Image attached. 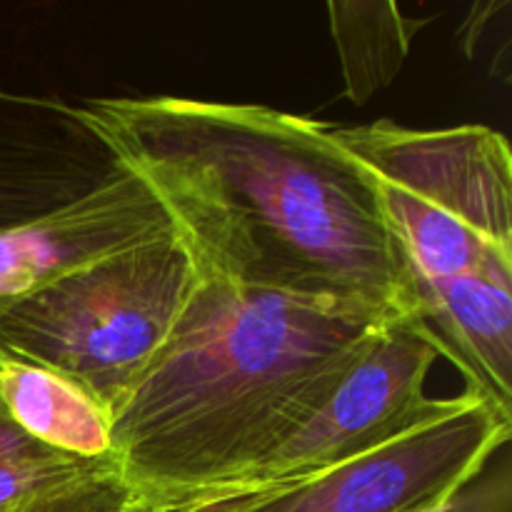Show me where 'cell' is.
<instances>
[{
  "mask_svg": "<svg viewBox=\"0 0 512 512\" xmlns=\"http://www.w3.org/2000/svg\"><path fill=\"white\" fill-rule=\"evenodd\" d=\"M80 110L163 195L198 270L388 318L415 313L373 178L333 128L173 95L90 98Z\"/></svg>",
  "mask_w": 512,
  "mask_h": 512,
  "instance_id": "6da1fadb",
  "label": "cell"
},
{
  "mask_svg": "<svg viewBox=\"0 0 512 512\" xmlns=\"http://www.w3.org/2000/svg\"><path fill=\"white\" fill-rule=\"evenodd\" d=\"M388 320L198 270L168 340L110 413L120 478L153 505L238 483Z\"/></svg>",
  "mask_w": 512,
  "mask_h": 512,
  "instance_id": "7a4b0ae2",
  "label": "cell"
},
{
  "mask_svg": "<svg viewBox=\"0 0 512 512\" xmlns=\"http://www.w3.org/2000/svg\"><path fill=\"white\" fill-rule=\"evenodd\" d=\"M378 190L425 320L468 380L512 415V155L488 125L335 128Z\"/></svg>",
  "mask_w": 512,
  "mask_h": 512,
  "instance_id": "3957f363",
  "label": "cell"
},
{
  "mask_svg": "<svg viewBox=\"0 0 512 512\" xmlns=\"http://www.w3.org/2000/svg\"><path fill=\"white\" fill-rule=\"evenodd\" d=\"M198 283L180 238L88 265L0 305V353L83 385L108 415L158 355Z\"/></svg>",
  "mask_w": 512,
  "mask_h": 512,
  "instance_id": "277c9868",
  "label": "cell"
},
{
  "mask_svg": "<svg viewBox=\"0 0 512 512\" xmlns=\"http://www.w3.org/2000/svg\"><path fill=\"white\" fill-rule=\"evenodd\" d=\"M512 415L465 388L443 410L363 455L308 475L215 490L158 512H408L450 498L510 440Z\"/></svg>",
  "mask_w": 512,
  "mask_h": 512,
  "instance_id": "5b68a950",
  "label": "cell"
},
{
  "mask_svg": "<svg viewBox=\"0 0 512 512\" xmlns=\"http://www.w3.org/2000/svg\"><path fill=\"white\" fill-rule=\"evenodd\" d=\"M438 358H445L443 345L420 315H400L383 323L323 398L290 425L238 483L223 490L315 473L380 448L433 418L448 400L425 393Z\"/></svg>",
  "mask_w": 512,
  "mask_h": 512,
  "instance_id": "8992f818",
  "label": "cell"
},
{
  "mask_svg": "<svg viewBox=\"0 0 512 512\" xmlns=\"http://www.w3.org/2000/svg\"><path fill=\"white\" fill-rule=\"evenodd\" d=\"M180 238L163 195L125 165L83 198L0 233V305L105 258Z\"/></svg>",
  "mask_w": 512,
  "mask_h": 512,
  "instance_id": "52a82bcc",
  "label": "cell"
},
{
  "mask_svg": "<svg viewBox=\"0 0 512 512\" xmlns=\"http://www.w3.org/2000/svg\"><path fill=\"white\" fill-rule=\"evenodd\" d=\"M123 170L80 105L0 88V233L83 198Z\"/></svg>",
  "mask_w": 512,
  "mask_h": 512,
  "instance_id": "ba28073f",
  "label": "cell"
},
{
  "mask_svg": "<svg viewBox=\"0 0 512 512\" xmlns=\"http://www.w3.org/2000/svg\"><path fill=\"white\" fill-rule=\"evenodd\" d=\"M0 400L15 428L43 448L115 465L108 410L75 380L0 353Z\"/></svg>",
  "mask_w": 512,
  "mask_h": 512,
  "instance_id": "9c48e42d",
  "label": "cell"
},
{
  "mask_svg": "<svg viewBox=\"0 0 512 512\" xmlns=\"http://www.w3.org/2000/svg\"><path fill=\"white\" fill-rule=\"evenodd\" d=\"M330 30L343 65L345 95L363 105L390 83L428 20L400 13L395 3H330Z\"/></svg>",
  "mask_w": 512,
  "mask_h": 512,
  "instance_id": "30bf717a",
  "label": "cell"
},
{
  "mask_svg": "<svg viewBox=\"0 0 512 512\" xmlns=\"http://www.w3.org/2000/svg\"><path fill=\"white\" fill-rule=\"evenodd\" d=\"M98 473H118V468L85 463L43 448L15 428L0 400V512H10L38 495Z\"/></svg>",
  "mask_w": 512,
  "mask_h": 512,
  "instance_id": "8fae6325",
  "label": "cell"
},
{
  "mask_svg": "<svg viewBox=\"0 0 512 512\" xmlns=\"http://www.w3.org/2000/svg\"><path fill=\"white\" fill-rule=\"evenodd\" d=\"M65 512H158V508L135 493L118 473H105L90 478Z\"/></svg>",
  "mask_w": 512,
  "mask_h": 512,
  "instance_id": "7c38bea8",
  "label": "cell"
},
{
  "mask_svg": "<svg viewBox=\"0 0 512 512\" xmlns=\"http://www.w3.org/2000/svg\"><path fill=\"white\" fill-rule=\"evenodd\" d=\"M483 478V475H480ZM473 480L450 498L420 505L408 512H510V480L500 475L493 480Z\"/></svg>",
  "mask_w": 512,
  "mask_h": 512,
  "instance_id": "4fadbf2b",
  "label": "cell"
},
{
  "mask_svg": "<svg viewBox=\"0 0 512 512\" xmlns=\"http://www.w3.org/2000/svg\"><path fill=\"white\" fill-rule=\"evenodd\" d=\"M98 475H105V473H98ZM90 478H95V475L73 480V483L63 485V488H55V490H50V493L38 495V498H33V500H28V503L18 505V508L10 510V512H65L70 508V503L78 498L80 490L85 488V483H88Z\"/></svg>",
  "mask_w": 512,
  "mask_h": 512,
  "instance_id": "5bb4252c",
  "label": "cell"
}]
</instances>
